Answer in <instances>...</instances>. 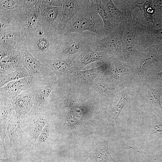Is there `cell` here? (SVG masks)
I'll list each match as a JSON object with an SVG mask.
<instances>
[{"mask_svg": "<svg viewBox=\"0 0 162 162\" xmlns=\"http://www.w3.org/2000/svg\"><path fill=\"white\" fill-rule=\"evenodd\" d=\"M89 32L95 34L100 39L105 37L103 21L92 0L76 14L66 25L62 33H82Z\"/></svg>", "mask_w": 162, "mask_h": 162, "instance_id": "obj_1", "label": "cell"}, {"mask_svg": "<svg viewBox=\"0 0 162 162\" xmlns=\"http://www.w3.org/2000/svg\"><path fill=\"white\" fill-rule=\"evenodd\" d=\"M100 40L94 33H72L60 34L59 43L50 59H66L75 58L90 49L91 45Z\"/></svg>", "mask_w": 162, "mask_h": 162, "instance_id": "obj_2", "label": "cell"}, {"mask_svg": "<svg viewBox=\"0 0 162 162\" xmlns=\"http://www.w3.org/2000/svg\"><path fill=\"white\" fill-rule=\"evenodd\" d=\"M60 34L39 27L34 34L26 38L25 45L36 59H50L58 46Z\"/></svg>", "mask_w": 162, "mask_h": 162, "instance_id": "obj_3", "label": "cell"}, {"mask_svg": "<svg viewBox=\"0 0 162 162\" xmlns=\"http://www.w3.org/2000/svg\"><path fill=\"white\" fill-rule=\"evenodd\" d=\"M158 50L149 47L143 50L131 65L135 73L142 78L162 70V50L159 54Z\"/></svg>", "mask_w": 162, "mask_h": 162, "instance_id": "obj_4", "label": "cell"}, {"mask_svg": "<svg viewBox=\"0 0 162 162\" xmlns=\"http://www.w3.org/2000/svg\"><path fill=\"white\" fill-rule=\"evenodd\" d=\"M143 50L140 47L137 40L132 13H129L128 14V20L125 24L122 39V53L123 62L131 67Z\"/></svg>", "mask_w": 162, "mask_h": 162, "instance_id": "obj_5", "label": "cell"}, {"mask_svg": "<svg viewBox=\"0 0 162 162\" xmlns=\"http://www.w3.org/2000/svg\"><path fill=\"white\" fill-rule=\"evenodd\" d=\"M40 9V27L58 32L62 10V0H38Z\"/></svg>", "mask_w": 162, "mask_h": 162, "instance_id": "obj_6", "label": "cell"}, {"mask_svg": "<svg viewBox=\"0 0 162 162\" xmlns=\"http://www.w3.org/2000/svg\"><path fill=\"white\" fill-rule=\"evenodd\" d=\"M136 22L146 27L162 28V0H138Z\"/></svg>", "mask_w": 162, "mask_h": 162, "instance_id": "obj_7", "label": "cell"}, {"mask_svg": "<svg viewBox=\"0 0 162 162\" xmlns=\"http://www.w3.org/2000/svg\"><path fill=\"white\" fill-rule=\"evenodd\" d=\"M23 64L30 77V86L54 80V73L28 51L25 45L22 48Z\"/></svg>", "mask_w": 162, "mask_h": 162, "instance_id": "obj_8", "label": "cell"}, {"mask_svg": "<svg viewBox=\"0 0 162 162\" xmlns=\"http://www.w3.org/2000/svg\"><path fill=\"white\" fill-rule=\"evenodd\" d=\"M104 64L103 70L109 73L124 89L133 84L140 77L131 67L112 56Z\"/></svg>", "mask_w": 162, "mask_h": 162, "instance_id": "obj_9", "label": "cell"}, {"mask_svg": "<svg viewBox=\"0 0 162 162\" xmlns=\"http://www.w3.org/2000/svg\"><path fill=\"white\" fill-rule=\"evenodd\" d=\"M39 16L38 0H24L18 20L20 28L26 38L34 34L39 27Z\"/></svg>", "mask_w": 162, "mask_h": 162, "instance_id": "obj_10", "label": "cell"}, {"mask_svg": "<svg viewBox=\"0 0 162 162\" xmlns=\"http://www.w3.org/2000/svg\"><path fill=\"white\" fill-rule=\"evenodd\" d=\"M125 24L118 26L103 38L93 43L90 46V50L106 53L123 62L122 48Z\"/></svg>", "mask_w": 162, "mask_h": 162, "instance_id": "obj_11", "label": "cell"}, {"mask_svg": "<svg viewBox=\"0 0 162 162\" xmlns=\"http://www.w3.org/2000/svg\"><path fill=\"white\" fill-rule=\"evenodd\" d=\"M135 85L136 98H140L144 103L151 107L162 110L160 97L162 95V87L155 88L141 77L134 83Z\"/></svg>", "mask_w": 162, "mask_h": 162, "instance_id": "obj_12", "label": "cell"}, {"mask_svg": "<svg viewBox=\"0 0 162 162\" xmlns=\"http://www.w3.org/2000/svg\"><path fill=\"white\" fill-rule=\"evenodd\" d=\"M54 83L53 80L30 86L34 94V101L32 108L28 115H34L50 110V99Z\"/></svg>", "mask_w": 162, "mask_h": 162, "instance_id": "obj_13", "label": "cell"}, {"mask_svg": "<svg viewBox=\"0 0 162 162\" xmlns=\"http://www.w3.org/2000/svg\"><path fill=\"white\" fill-rule=\"evenodd\" d=\"M50 110L36 114L27 115L23 118L28 119L29 135L25 145L26 149L32 150L37 145L39 137L45 126L51 119Z\"/></svg>", "mask_w": 162, "mask_h": 162, "instance_id": "obj_14", "label": "cell"}, {"mask_svg": "<svg viewBox=\"0 0 162 162\" xmlns=\"http://www.w3.org/2000/svg\"><path fill=\"white\" fill-rule=\"evenodd\" d=\"M0 75L7 74L24 67L22 49L0 45Z\"/></svg>", "mask_w": 162, "mask_h": 162, "instance_id": "obj_15", "label": "cell"}, {"mask_svg": "<svg viewBox=\"0 0 162 162\" xmlns=\"http://www.w3.org/2000/svg\"><path fill=\"white\" fill-rule=\"evenodd\" d=\"M137 40L142 50L154 48L158 50L162 46V28L155 29L135 23Z\"/></svg>", "mask_w": 162, "mask_h": 162, "instance_id": "obj_16", "label": "cell"}, {"mask_svg": "<svg viewBox=\"0 0 162 162\" xmlns=\"http://www.w3.org/2000/svg\"><path fill=\"white\" fill-rule=\"evenodd\" d=\"M75 58L57 59H47L40 58L38 60L42 64L52 70L58 76L60 82H67L73 68H75Z\"/></svg>", "mask_w": 162, "mask_h": 162, "instance_id": "obj_17", "label": "cell"}, {"mask_svg": "<svg viewBox=\"0 0 162 162\" xmlns=\"http://www.w3.org/2000/svg\"><path fill=\"white\" fill-rule=\"evenodd\" d=\"M29 76L9 82L0 88V101L12 102L13 100L30 86Z\"/></svg>", "mask_w": 162, "mask_h": 162, "instance_id": "obj_18", "label": "cell"}, {"mask_svg": "<svg viewBox=\"0 0 162 162\" xmlns=\"http://www.w3.org/2000/svg\"><path fill=\"white\" fill-rule=\"evenodd\" d=\"M88 0H63L62 10L58 26L60 34L69 21L87 4Z\"/></svg>", "mask_w": 162, "mask_h": 162, "instance_id": "obj_19", "label": "cell"}, {"mask_svg": "<svg viewBox=\"0 0 162 162\" xmlns=\"http://www.w3.org/2000/svg\"><path fill=\"white\" fill-rule=\"evenodd\" d=\"M34 101V94L30 87L17 96L12 102L16 115L22 118L28 114L33 107Z\"/></svg>", "mask_w": 162, "mask_h": 162, "instance_id": "obj_20", "label": "cell"}, {"mask_svg": "<svg viewBox=\"0 0 162 162\" xmlns=\"http://www.w3.org/2000/svg\"><path fill=\"white\" fill-rule=\"evenodd\" d=\"M26 38L21 29L15 28L0 32V45L22 49Z\"/></svg>", "mask_w": 162, "mask_h": 162, "instance_id": "obj_21", "label": "cell"}, {"mask_svg": "<svg viewBox=\"0 0 162 162\" xmlns=\"http://www.w3.org/2000/svg\"><path fill=\"white\" fill-rule=\"evenodd\" d=\"M112 56L106 53L87 50L74 58L75 69L80 70L88 64L97 61L103 62L107 61Z\"/></svg>", "mask_w": 162, "mask_h": 162, "instance_id": "obj_22", "label": "cell"}, {"mask_svg": "<svg viewBox=\"0 0 162 162\" xmlns=\"http://www.w3.org/2000/svg\"><path fill=\"white\" fill-rule=\"evenodd\" d=\"M108 142V137L101 138L93 151L90 152H86V156L92 162H118L112 158L110 154Z\"/></svg>", "mask_w": 162, "mask_h": 162, "instance_id": "obj_23", "label": "cell"}, {"mask_svg": "<svg viewBox=\"0 0 162 162\" xmlns=\"http://www.w3.org/2000/svg\"><path fill=\"white\" fill-rule=\"evenodd\" d=\"M103 0L110 20L116 28L124 24L128 20L127 15L120 10L112 0Z\"/></svg>", "mask_w": 162, "mask_h": 162, "instance_id": "obj_24", "label": "cell"}, {"mask_svg": "<svg viewBox=\"0 0 162 162\" xmlns=\"http://www.w3.org/2000/svg\"><path fill=\"white\" fill-rule=\"evenodd\" d=\"M0 141L4 142L6 136V124L14 111L12 103L0 101Z\"/></svg>", "mask_w": 162, "mask_h": 162, "instance_id": "obj_25", "label": "cell"}, {"mask_svg": "<svg viewBox=\"0 0 162 162\" xmlns=\"http://www.w3.org/2000/svg\"><path fill=\"white\" fill-rule=\"evenodd\" d=\"M22 121L21 118L16 116L15 111L8 122L6 134L9 137L10 146L15 140L22 136L24 132L21 128L20 122Z\"/></svg>", "mask_w": 162, "mask_h": 162, "instance_id": "obj_26", "label": "cell"}, {"mask_svg": "<svg viewBox=\"0 0 162 162\" xmlns=\"http://www.w3.org/2000/svg\"><path fill=\"white\" fill-rule=\"evenodd\" d=\"M20 11L15 12L0 10V32L13 28H20L18 16Z\"/></svg>", "mask_w": 162, "mask_h": 162, "instance_id": "obj_27", "label": "cell"}, {"mask_svg": "<svg viewBox=\"0 0 162 162\" xmlns=\"http://www.w3.org/2000/svg\"><path fill=\"white\" fill-rule=\"evenodd\" d=\"M92 1L103 21L105 36L112 33L116 28L110 20L104 0H92Z\"/></svg>", "mask_w": 162, "mask_h": 162, "instance_id": "obj_28", "label": "cell"}, {"mask_svg": "<svg viewBox=\"0 0 162 162\" xmlns=\"http://www.w3.org/2000/svg\"><path fill=\"white\" fill-rule=\"evenodd\" d=\"M129 98L128 87H127L123 91L118 102L112 108V126L113 128L117 124L119 115Z\"/></svg>", "mask_w": 162, "mask_h": 162, "instance_id": "obj_29", "label": "cell"}, {"mask_svg": "<svg viewBox=\"0 0 162 162\" xmlns=\"http://www.w3.org/2000/svg\"><path fill=\"white\" fill-rule=\"evenodd\" d=\"M28 76H29L28 73L24 66L17 70L0 75V87L10 82Z\"/></svg>", "mask_w": 162, "mask_h": 162, "instance_id": "obj_30", "label": "cell"}, {"mask_svg": "<svg viewBox=\"0 0 162 162\" xmlns=\"http://www.w3.org/2000/svg\"><path fill=\"white\" fill-rule=\"evenodd\" d=\"M24 0H0V10L11 12H18L22 9Z\"/></svg>", "mask_w": 162, "mask_h": 162, "instance_id": "obj_31", "label": "cell"}, {"mask_svg": "<svg viewBox=\"0 0 162 162\" xmlns=\"http://www.w3.org/2000/svg\"><path fill=\"white\" fill-rule=\"evenodd\" d=\"M51 133V128L49 123L44 127L38 138L34 149H42L49 146Z\"/></svg>", "mask_w": 162, "mask_h": 162, "instance_id": "obj_32", "label": "cell"}, {"mask_svg": "<svg viewBox=\"0 0 162 162\" xmlns=\"http://www.w3.org/2000/svg\"><path fill=\"white\" fill-rule=\"evenodd\" d=\"M104 67L103 64L101 66L90 70L80 71L77 75L82 79L86 81H90L95 78Z\"/></svg>", "mask_w": 162, "mask_h": 162, "instance_id": "obj_33", "label": "cell"}, {"mask_svg": "<svg viewBox=\"0 0 162 162\" xmlns=\"http://www.w3.org/2000/svg\"><path fill=\"white\" fill-rule=\"evenodd\" d=\"M151 122L152 130L154 134L158 137L162 136V122L159 120L152 112Z\"/></svg>", "mask_w": 162, "mask_h": 162, "instance_id": "obj_34", "label": "cell"}, {"mask_svg": "<svg viewBox=\"0 0 162 162\" xmlns=\"http://www.w3.org/2000/svg\"><path fill=\"white\" fill-rule=\"evenodd\" d=\"M146 78L153 79V81L156 80V82H158V85L161 86L162 84V70L157 73L151 74Z\"/></svg>", "mask_w": 162, "mask_h": 162, "instance_id": "obj_35", "label": "cell"}, {"mask_svg": "<svg viewBox=\"0 0 162 162\" xmlns=\"http://www.w3.org/2000/svg\"><path fill=\"white\" fill-rule=\"evenodd\" d=\"M10 157L3 159H0L1 162H16L14 158L12 156L9 152Z\"/></svg>", "mask_w": 162, "mask_h": 162, "instance_id": "obj_36", "label": "cell"}, {"mask_svg": "<svg viewBox=\"0 0 162 162\" xmlns=\"http://www.w3.org/2000/svg\"><path fill=\"white\" fill-rule=\"evenodd\" d=\"M30 158L31 159V160H32V161L33 162H43L41 160H39V161H33L32 159L30 157ZM61 162H65L64 161H61Z\"/></svg>", "mask_w": 162, "mask_h": 162, "instance_id": "obj_37", "label": "cell"}]
</instances>
